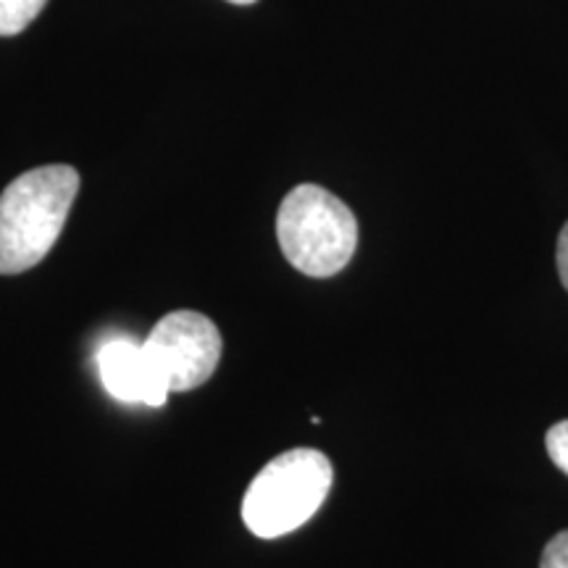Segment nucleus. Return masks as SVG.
Wrapping results in <instances>:
<instances>
[{
	"mask_svg": "<svg viewBox=\"0 0 568 568\" xmlns=\"http://www.w3.org/2000/svg\"><path fill=\"white\" fill-rule=\"evenodd\" d=\"M80 193L77 169L53 163L17 176L0 195V274L38 266L61 237Z\"/></svg>",
	"mask_w": 568,
	"mask_h": 568,
	"instance_id": "obj_1",
	"label": "nucleus"
},
{
	"mask_svg": "<svg viewBox=\"0 0 568 568\" xmlns=\"http://www.w3.org/2000/svg\"><path fill=\"white\" fill-rule=\"evenodd\" d=\"M276 237L284 258L297 272L324 280L351 264L358 245V222L329 190L301 184L280 205Z\"/></svg>",
	"mask_w": 568,
	"mask_h": 568,
	"instance_id": "obj_2",
	"label": "nucleus"
},
{
	"mask_svg": "<svg viewBox=\"0 0 568 568\" xmlns=\"http://www.w3.org/2000/svg\"><path fill=\"white\" fill-rule=\"evenodd\" d=\"M335 468L311 447L282 453L258 471L243 497L245 527L261 539H276L303 527L322 508Z\"/></svg>",
	"mask_w": 568,
	"mask_h": 568,
	"instance_id": "obj_3",
	"label": "nucleus"
},
{
	"mask_svg": "<svg viewBox=\"0 0 568 568\" xmlns=\"http://www.w3.org/2000/svg\"><path fill=\"white\" fill-rule=\"evenodd\" d=\"M142 345L169 393H187L205 385L222 361L216 324L195 311L163 316Z\"/></svg>",
	"mask_w": 568,
	"mask_h": 568,
	"instance_id": "obj_4",
	"label": "nucleus"
},
{
	"mask_svg": "<svg viewBox=\"0 0 568 568\" xmlns=\"http://www.w3.org/2000/svg\"><path fill=\"white\" fill-rule=\"evenodd\" d=\"M98 372H101L103 387L116 400L134 403V406L161 408L166 403L169 389L155 374L148 358L145 345L132 339H111L98 353Z\"/></svg>",
	"mask_w": 568,
	"mask_h": 568,
	"instance_id": "obj_5",
	"label": "nucleus"
},
{
	"mask_svg": "<svg viewBox=\"0 0 568 568\" xmlns=\"http://www.w3.org/2000/svg\"><path fill=\"white\" fill-rule=\"evenodd\" d=\"M45 3L48 0H0V38L24 32L40 17Z\"/></svg>",
	"mask_w": 568,
	"mask_h": 568,
	"instance_id": "obj_6",
	"label": "nucleus"
},
{
	"mask_svg": "<svg viewBox=\"0 0 568 568\" xmlns=\"http://www.w3.org/2000/svg\"><path fill=\"white\" fill-rule=\"evenodd\" d=\"M545 447H548L552 464L568 477V422H558L550 426L548 437H545Z\"/></svg>",
	"mask_w": 568,
	"mask_h": 568,
	"instance_id": "obj_7",
	"label": "nucleus"
},
{
	"mask_svg": "<svg viewBox=\"0 0 568 568\" xmlns=\"http://www.w3.org/2000/svg\"><path fill=\"white\" fill-rule=\"evenodd\" d=\"M539 568H568V529L558 531V535L545 545Z\"/></svg>",
	"mask_w": 568,
	"mask_h": 568,
	"instance_id": "obj_8",
	"label": "nucleus"
},
{
	"mask_svg": "<svg viewBox=\"0 0 568 568\" xmlns=\"http://www.w3.org/2000/svg\"><path fill=\"white\" fill-rule=\"evenodd\" d=\"M556 261H558V274H560V282H564V287L568 290V222L564 230H560V237H558V251H556Z\"/></svg>",
	"mask_w": 568,
	"mask_h": 568,
	"instance_id": "obj_9",
	"label": "nucleus"
},
{
	"mask_svg": "<svg viewBox=\"0 0 568 568\" xmlns=\"http://www.w3.org/2000/svg\"><path fill=\"white\" fill-rule=\"evenodd\" d=\"M230 3H234V6H253L255 0H230Z\"/></svg>",
	"mask_w": 568,
	"mask_h": 568,
	"instance_id": "obj_10",
	"label": "nucleus"
}]
</instances>
